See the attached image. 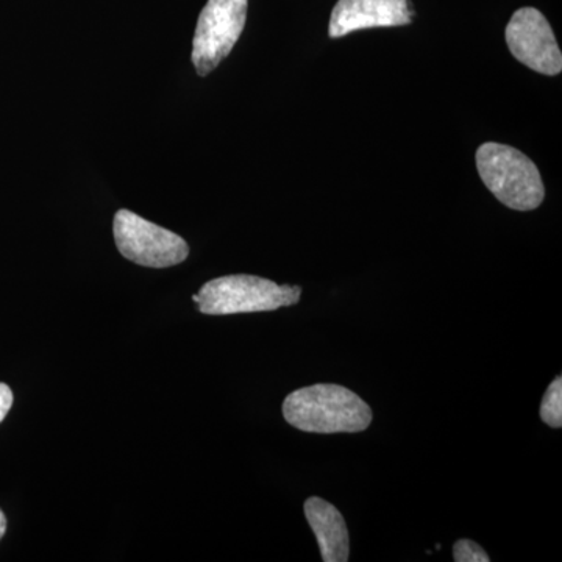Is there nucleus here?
<instances>
[{
    "mask_svg": "<svg viewBox=\"0 0 562 562\" xmlns=\"http://www.w3.org/2000/svg\"><path fill=\"white\" fill-rule=\"evenodd\" d=\"M541 419L549 427H562V379L558 376L550 383L541 403Z\"/></svg>",
    "mask_w": 562,
    "mask_h": 562,
    "instance_id": "nucleus-9",
    "label": "nucleus"
},
{
    "mask_svg": "<svg viewBox=\"0 0 562 562\" xmlns=\"http://www.w3.org/2000/svg\"><path fill=\"white\" fill-rule=\"evenodd\" d=\"M453 560L457 562H490L491 558L479 543L461 539L453 546Z\"/></svg>",
    "mask_w": 562,
    "mask_h": 562,
    "instance_id": "nucleus-10",
    "label": "nucleus"
},
{
    "mask_svg": "<svg viewBox=\"0 0 562 562\" xmlns=\"http://www.w3.org/2000/svg\"><path fill=\"white\" fill-rule=\"evenodd\" d=\"M505 38L513 57L527 68L543 76L561 74V49L541 11L531 7L517 10L506 25Z\"/></svg>",
    "mask_w": 562,
    "mask_h": 562,
    "instance_id": "nucleus-6",
    "label": "nucleus"
},
{
    "mask_svg": "<svg viewBox=\"0 0 562 562\" xmlns=\"http://www.w3.org/2000/svg\"><path fill=\"white\" fill-rule=\"evenodd\" d=\"M476 169L487 190L508 209L536 210L546 198L538 166L512 146L483 144L476 150Z\"/></svg>",
    "mask_w": 562,
    "mask_h": 562,
    "instance_id": "nucleus-2",
    "label": "nucleus"
},
{
    "mask_svg": "<svg viewBox=\"0 0 562 562\" xmlns=\"http://www.w3.org/2000/svg\"><path fill=\"white\" fill-rule=\"evenodd\" d=\"M113 233L122 257L144 268H171L190 255V247L181 236L143 220L133 211H117Z\"/></svg>",
    "mask_w": 562,
    "mask_h": 562,
    "instance_id": "nucleus-4",
    "label": "nucleus"
},
{
    "mask_svg": "<svg viewBox=\"0 0 562 562\" xmlns=\"http://www.w3.org/2000/svg\"><path fill=\"white\" fill-rule=\"evenodd\" d=\"M249 0H209L192 40V65L199 76L213 72L231 55L247 20Z\"/></svg>",
    "mask_w": 562,
    "mask_h": 562,
    "instance_id": "nucleus-5",
    "label": "nucleus"
},
{
    "mask_svg": "<svg viewBox=\"0 0 562 562\" xmlns=\"http://www.w3.org/2000/svg\"><path fill=\"white\" fill-rule=\"evenodd\" d=\"M306 520L319 543L322 561H349L350 541L346 520L342 514L325 502L324 498L312 497L303 505Z\"/></svg>",
    "mask_w": 562,
    "mask_h": 562,
    "instance_id": "nucleus-8",
    "label": "nucleus"
},
{
    "mask_svg": "<svg viewBox=\"0 0 562 562\" xmlns=\"http://www.w3.org/2000/svg\"><path fill=\"white\" fill-rule=\"evenodd\" d=\"M7 531V519L5 514H3L2 509H0V539L3 538Z\"/></svg>",
    "mask_w": 562,
    "mask_h": 562,
    "instance_id": "nucleus-12",
    "label": "nucleus"
},
{
    "mask_svg": "<svg viewBox=\"0 0 562 562\" xmlns=\"http://www.w3.org/2000/svg\"><path fill=\"white\" fill-rule=\"evenodd\" d=\"M11 406H13V392L7 384L0 383V424L5 419Z\"/></svg>",
    "mask_w": 562,
    "mask_h": 562,
    "instance_id": "nucleus-11",
    "label": "nucleus"
},
{
    "mask_svg": "<svg viewBox=\"0 0 562 562\" xmlns=\"http://www.w3.org/2000/svg\"><path fill=\"white\" fill-rule=\"evenodd\" d=\"M283 416L297 430L335 435L360 432L372 424V409L360 395L339 384L319 383L291 392Z\"/></svg>",
    "mask_w": 562,
    "mask_h": 562,
    "instance_id": "nucleus-1",
    "label": "nucleus"
},
{
    "mask_svg": "<svg viewBox=\"0 0 562 562\" xmlns=\"http://www.w3.org/2000/svg\"><path fill=\"white\" fill-rule=\"evenodd\" d=\"M414 20L409 0H339L331 11L330 38L376 27H401Z\"/></svg>",
    "mask_w": 562,
    "mask_h": 562,
    "instance_id": "nucleus-7",
    "label": "nucleus"
},
{
    "mask_svg": "<svg viewBox=\"0 0 562 562\" xmlns=\"http://www.w3.org/2000/svg\"><path fill=\"white\" fill-rule=\"evenodd\" d=\"M302 288L255 276H227L203 284L198 306L210 316L276 312L301 301Z\"/></svg>",
    "mask_w": 562,
    "mask_h": 562,
    "instance_id": "nucleus-3",
    "label": "nucleus"
}]
</instances>
